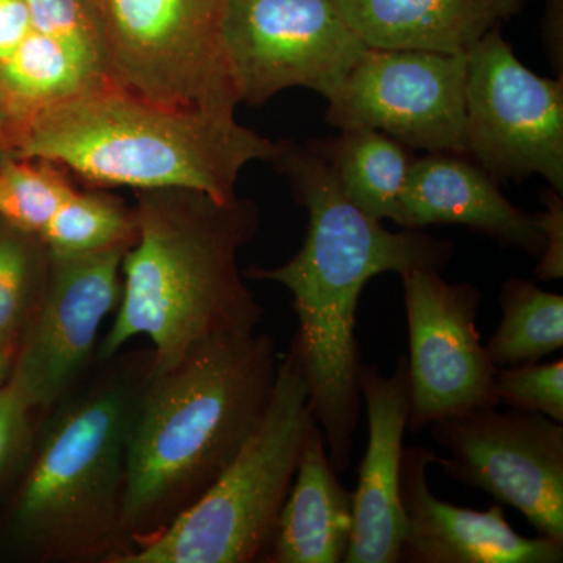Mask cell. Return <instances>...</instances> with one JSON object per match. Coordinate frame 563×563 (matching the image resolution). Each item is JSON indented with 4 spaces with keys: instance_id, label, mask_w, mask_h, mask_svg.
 <instances>
[{
    "instance_id": "7c38bea8",
    "label": "cell",
    "mask_w": 563,
    "mask_h": 563,
    "mask_svg": "<svg viewBox=\"0 0 563 563\" xmlns=\"http://www.w3.org/2000/svg\"><path fill=\"white\" fill-rule=\"evenodd\" d=\"M409 325V429L479 407H499L496 368L476 328L483 292L439 272L401 274Z\"/></svg>"
},
{
    "instance_id": "4fadbf2b",
    "label": "cell",
    "mask_w": 563,
    "mask_h": 563,
    "mask_svg": "<svg viewBox=\"0 0 563 563\" xmlns=\"http://www.w3.org/2000/svg\"><path fill=\"white\" fill-rule=\"evenodd\" d=\"M129 247L47 251L46 284L7 383L31 409L52 406L87 365L103 321L120 303Z\"/></svg>"
},
{
    "instance_id": "d4e9b609",
    "label": "cell",
    "mask_w": 563,
    "mask_h": 563,
    "mask_svg": "<svg viewBox=\"0 0 563 563\" xmlns=\"http://www.w3.org/2000/svg\"><path fill=\"white\" fill-rule=\"evenodd\" d=\"M13 232L0 235V350L10 355L24 328L41 269L49 262V254L41 261L31 243L33 235Z\"/></svg>"
},
{
    "instance_id": "4dcf8cb0",
    "label": "cell",
    "mask_w": 563,
    "mask_h": 563,
    "mask_svg": "<svg viewBox=\"0 0 563 563\" xmlns=\"http://www.w3.org/2000/svg\"><path fill=\"white\" fill-rule=\"evenodd\" d=\"M7 132H9V121H7L5 109H3L2 98H0V157L7 155Z\"/></svg>"
},
{
    "instance_id": "484cf974",
    "label": "cell",
    "mask_w": 563,
    "mask_h": 563,
    "mask_svg": "<svg viewBox=\"0 0 563 563\" xmlns=\"http://www.w3.org/2000/svg\"><path fill=\"white\" fill-rule=\"evenodd\" d=\"M495 393L499 404L563 422V361L498 368Z\"/></svg>"
},
{
    "instance_id": "3957f363",
    "label": "cell",
    "mask_w": 563,
    "mask_h": 563,
    "mask_svg": "<svg viewBox=\"0 0 563 563\" xmlns=\"http://www.w3.org/2000/svg\"><path fill=\"white\" fill-rule=\"evenodd\" d=\"M133 210L136 239L122 258L121 299L102 357L147 336L154 344L147 376H155L203 340L257 331L263 310L239 268V252L258 228L254 202L157 188L136 190Z\"/></svg>"
},
{
    "instance_id": "9c48e42d",
    "label": "cell",
    "mask_w": 563,
    "mask_h": 563,
    "mask_svg": "<svg viewBox=\"0 0 563 563\" xmlns=\"http://www.w3.org/2000/svg\"><path fill=\"white\" fill-rule=\"evenodd\" d=\"M455 483L514 507L537 536L563 543V426L543 413L479 407L428 426Z\"/></svg>"
},
{
    "instance_id": "6da1fadb",
    "label": "cell",
    "mask_w": 563,
    "mask_h": 563,
    "mask_svg": "<svg viewBox=\"0 0 563 563\" xmlns=\"http://www.w3.org/2000/svg\"><path fill=\"white\" fill-rule=\"evenodd\" d=\"M273 163L309 214L306 239L285 265L255 266L243 276L277 282L291 292L299 320L292 344L309 384L314 421L324 432L333 468L346 473L363 407L355 335L363 288L383 273H442L454 244L421 229H385L347 199L331 166L307 144L280 141Z\"/></svg>"
},
{
    "instance_id": "ac0fdd59",
    "label": "cell",
    "mask_w": 563,
    "mask_h": 563,
    "mask_svg": "<svg viewBox=\"0 0 563 563\" xmlns=\"http://www.w3.org/2000/svg\"><path fill=\"white\" fill-rule=\"evenodd\" d=\"M295 476L263 558L273 563L343 562L354 528V495L340 483L317 421L307 432Z\"/></svg>"
},
{
    "instance_id": "277c9868",
    "label": "cell",
    "mask_w": 563,
    "mask_h": 563,
    "mask_svg": "<svg viewBox=\"0 0 563 563\" xmlns=\"http://www.w3.org/2000/svg\"><path fill=\"white\" fill-rule=\"evenodd\" d=\"M279 151L235 117L172 109L109 79L35 111L7 140V155L54 163L90 187L187 188L220 202L236 199L247 163Z\"/></svg>"
},
{
    "instance_id": "e0dca14e",
    "label": "cell",
    "mask_w": 563,
    "mask_h": 563,
    "mask_svg": "<svg viewBox=\"0 0 563 563\" xmlns=\"http://www.w3.org/2000/svg\"><path fill=\"white\" fill-rule=\"evenodd\" d=\"M372 49L468 54L492 29L521 14L526 0H335Z\"/></svg>"
},
{
    "instance_id": "f546056e",
    "label": "cell",
    "mask_w": 563,
    "mask_h": 563,
    "mask_svg": "<svg viewBox=\"0 0 563 563\" xmlns=\"http://www.w3.org/2000/svg\"><path fill=\"white\" fill-rule=\"evenodd\" d=\"M542 29L544 49L558 79H563V0H547Z\"/></svg>"
},
{
    "instance_id": "8fae6325",
    "label": "cell",
    "mask_w": 563,
    "mask_h": 563,
    "mask_svg": "<svg viewBox=\"0 0 563 563\" xmlns=\"http://www.w3.org/2000/svg\"><path fill=\"white\" fill-rule=\"evenodd\" d=\"M468 54L368 47L328 99L340 131L372 129L409 150L466 155Z\"/></svg>"
},
{
    "instance_id": "44dd1931",
    "label": "cell",
    "mask_w": 563,
    "mask_h": 563,
    "mask_svg": "<svg viewBox=\"0 0 563 563\" xmlns=\"http://www.w3.org/2000/svg\"><path fill=\"white\" fill-rule=\"evenodd\" d=\"M501 324L487 343L496 368L536 363L563 347V296L544 291L536 282H504Z\"/></svg>"
},
{
    "instance_id": "f1b7e54d",
    "label": "cell",
    "mask_w": 563,
    "mask_h": 563,
    "mask_svg": "<svg viewBox=\"0 0 563 563\" xmlns=\"http://www.w3.org/2000/svg\"><path fill=\"white\" fill-rule=\"evenodd\" d=\"M33 31L25 0H0V63L7 60Z\"/></svg>"
},
{
    "instance_id": "9a60e30c",
    "label": "cell",
    "mask_w": 563,
    "mask_h": 563,
    "mask_svg": "<svg viewBox=\"0 0 563 563\" xmlns=\"http://www.w3.org/2000/svg\"><path fill=\"white\" fill-rule=\"evenodd\" d=\"M362 399L368 415V444L358 468L354 528L344 563L401 561L406 515L399 496L404 435L409 429L410 379L406 355L385 376L362 363Z\"/></svg>"
},
{
    "instance_id": "83f0119b",
    "label": "cell",
    "mask_w": 563,
    "mask_h": 563,
    "mask_svg": "<svg viewBox=\"0 0 563 563\" xmlns=\"http://www.w3.org/2000/svg\"><path fill=\"white\" fill-rule=\"evenodd\" d=\"M31 407L7 384L0 391V476L9 468L29 437Z\"/></svg>"
},
{
    "instance_id": "52a82bcc",
    "label": "cell",
    "mask_w": 563,
    "mask_h": 563,
    "mask_svg": "<svg viewBox=\"0 0 563 563\" xmlns=\"http://www.w3.org/2000/svg\"><path fill=\"white\" fill-rule=\"evenodd\" d=\"M107 77L172 109L235 117L240 102L224 46L231 0H92Z\"/></svg>"
},
{
    "instance_id": "cb8c5ba5",
    "label": "cell",
    "mask_w": 563,
    "mask_h": 563,
    "mask_svg": "<svg viewBox=\"0 0 563 563\" xmlns=\"http://www.w3.org/2000/svg\"><path fill=\"white\" fill-rule=\"evenodd\" d=\"M33 31L60 43L96 79L107 77L106 41L92 0H25Z\"/></svg>"
},
{
    "instance_id": "7a4b0ae2",
    "label": "cell",
    "mask_w": 563,
    "mask_h": 563,
    "mask_svg": "<svg viewBox=\"0 0 563 563\" xmlns=\"http://www.w3.org/2000/svg\"><path fill=\"white\" fill-rule=\"evenodd\" d=\"M276 347L265 333H222L147 376L125 451L121 536L144 542L217 483L261 422Z\"/></svg>"
},
{
    "instance_id": "5b68a950",
    "label": "cell",
    "mask_w": 563,
    "mask_h": 563,
    "mask_svg": "<svg viewBox=\"0 0 563 563\" xmlns=\"http://www.w3.org/2000/svg\"><path fill=\"white\" fill-rule=\"evenodd\" d=\"M314 417L295 344L277 366L257 428L209 490L113 563H250L272 542Z\"/></svg>"
},
{
    "instance_id": "30bf717a",
    "label": "cell",
    "mask_w": 563,
    "mask_h": 563,
    "mask_svg": "<svg viewBox=\"0 0 563 563\" xmlns=\"http://www.w3.org/2000/svg\"><path fill=\"white\" fill-rule=\"evenodd\" d=\"M224 46L240 102L309 88L328 101L368 49L335 0H231Z\"/></svg>"
},
{
    "instance_id": "1f68e13d",
    "label": "cell",
    "mask_w": 563,
    "mask_h": 563,
    "mask_svg": "<svg viewBox=\"0 0 563 563\" xmlns=\"http://www.w3.org/2000/svg\"><path fill=\"white\" fill-rule=\"evenodd\" d=\"M10 354L0 350V391H2V388L5 387L10 379Z\"/></svg>"
},
{
    "instance_id": "ba28073f",
    "label": "cell",
    "mask_w": 563,
    "mask_h": 563,
    "mask_svg": "<svg viewBox=\"0 0 563 563\" xmlns=\"http://www.w3.org/2000/svg\"><path fill=\"white\" fill-rule=\"evenodd\" d=\"M466 57V155L498 184L539 174L563 192V79L526 68L501 25Z\"/></svg>"
},
{
    "instance_id": "603a6c76",
    "label": "cell",
    "mask_w": 563,
    "mask_h": 563,
    "mask_svg": "<svg viewBox=\"0 0 563 563\" xmlns=\"http://www.w3.org/2000/svg\"><path fill=\"white\" fill-rule=\"evenodd\" d=\"M74 191L76 188L54 163L0 157V220L14 231L40 236Z\"/></svg>"
},
{
    "instance_id": "8992f818",
    "label": "cell",
    "mask_w": 563,
    "mask_h": 563,
    "mask_svg": "<svg viewBox=\"0 0 563 563\" xmlns=\"http://www.w3.org/2000/svg\"><path fill=\"white\" fill-rule=\"evenodd\" d=\"M144 383L98 385L44 437L16 503L18 528L43 558H90L121 536L129 429Z\"/></svg>"
},
{
    "instance_id": "d6986e66",
    "label": "cell",
    "mask_w": 563,
    "mask_h": 563,
    "mask_svg": "<svg viewBox=\"0 0 563 563\" xmlns=\"http://www.w3.org/2000/svg\"><path fill=\"white\" fill-rule=\"evenodd\" d=\"M307 146L328 162L344 195L363 213L398 224L412 150L372 129H347Z\"/></svg>"
},
{
    "instance_id": "5bb4252c",
    "label": "cell",
    "mask_w": 563,
    "mask_h": 563,
    "mask_svg": "<svg viewBox=\"0 0 563 563\" xmlns=\"http://www.w3.org/2000/svg\"><path fill=\"white\" fill-rule=\"evenodd\" d=\"M439 454L404 448L399 496L406 515V563H562L563 543L515 531L501 504L474 510L437 498L428 470Z\"/></svg>"
},
{
    "instance_id": "7402d4cb",
    "label": "cell",
    "mask_w": 563,
    "mask_h": 563,
    "mask_svg": "<svg viewBox=\"0 0 563 563\" xmlns=\"http://www.w3.org/2000/svg\"><path fill=\"white\" fill-rule=\"evenodd\" d=\"M41 243L57 254H84L113 246H132L135 210L107 192L74 191L40 233Z\"/></svg>"
},
{
    "instance_id": "2e32d148",
    "label": "cell",
    "mask_w": 563,
    "mask_h": 563,
    "mask_svg": "<svg viewBox=\"0 0 563 563\" xmlns=\"http://www.w3.org/2000/svg\"><path fill=\"white\" fill-rule=\"evenodd\" d=\"M459 224L484 233L504 246L542 257L544 235L537 213L515 207L498 181L468 155L428 152L410 166L398 225L424 229Z\"/></svg>"
},
{
    "instance_id": "ffe728a7",
    "label": "cell",
    "mask_w": 563,
    "mask_h": 563,
    "mask_svg": "<svg viewBox=\"0 0 563 563\" xmlns=\"http://www.w3.org/2000/svg\"><path fill=\"white\" fill-rule=\"evenodd\" d=\"M102 80L107 79H96L81 68L60 43L32 31L18 49L0 63V98L9 132L43 107Z\"/></svg>"
},
{
    "instance_id": "4316f807",
    "label": "cell",
    "mask_w": 563,
    "mask_h": 563,
    "mask_svg": "<svg viewBox=\"0 0 563 563\" xmlns=\"http://www.w3.org/2000/svg\"><path fill=\"white\" fill-rule=\"evenodd\" d=\"M544 211L537 213L544 235V251L536 269L537 279L563 277V199L553 187L540 191Z\"/></svg>"
}]
</instances>
